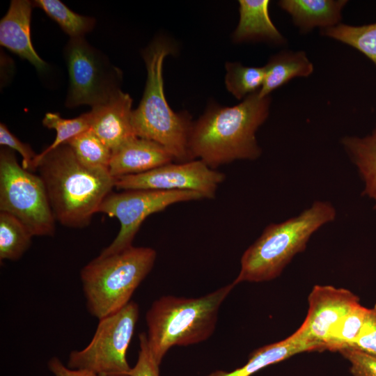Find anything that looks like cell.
Wrapping results in <instances>:
<instances>
[{
  "label": "cell",
  "instance_id": "obj_1",
  "mask_svg": "<svg viewBox=\"0 0 376 376\" xmlns=\"http://www.w3.org/2000/svg\"><path fill=\"white\" fill-rule=\"evenodd\" d=\"M35 170L45 184L56 221L68 228L88 226L115 187L116 178L108 169L84 166L67 143L36 157Z\"/></svg>",
  "mask_w": 376,
  "mask_h": 376
},
{
  "label": "cell",
  "instance_id": "obj_2",
  "mask_svg": "<svg viewBox=\"0 0 376 376\" xmlns=\"http://www.w3.org/2000/svg\"><path fill=\"white\" fill-rule=\"evenodd\" d=\"M269 106V96L260 97L257 91L234 107L209 109L191 126L193 159L212 169L235 160L257 159L262 150L256 133L267 120Z\"/></svg>",
  "mask_w": 376,
  "mask_h": 376
},
{
  "label": "cell",
  "instance_id": "obj_3",
  "mask_svg": "<svg viewBox=\"0 0 376 376\" xmlns=\"http://www.w3.org/2000/svg\"><path fill=\"white\" fill-rule=\"evenodd\" d=\"M336 214L331 203L319 200L298 215L266 226L244 252L233 284L267 281L279 276L293 257L306 249L311 236L334 221Z\"/></svg>",
  "mask_w": 376,
  "mask_h": 376
},
{
  "label": "cell",
  "instance_id": "obj_4",
  "mask_svg": "<svg viewBox=\"0 0 376 376\" xmlns=\"http://www.w3.org/2000/svg\"><path fill=\"white\" fill-rule=\"evenodd\" d=\"M233 283L197 298L164 295L153 301L146 315L147 343L158 364L173 346L205 341L213 334L219 308Z\"/></svg>",
  "mask_w": 376,
  "mask_h": 376
},
{
  "label": "cell",
  "instance_id": "obj_5",
  "mask_svg": "<svg viewBox=\"0 0 376 376\" xmlns=\"http://www.w3.org/2000/svg\"><path fill=\"white\" fill-rule=\"evenodd\" d=\"M173 47L158 38L142 53L147 70V80L139 107L133 110L132 126L138 137L155 141L164 146L179 163L193 160L189 146L192 124L187 114L175 113L164 92L162 66Z\"/></svg>",
  "mask_w": 376,
  "mask_h": 376
},
{
  "label": "cell",
  "instance_id": "obj_6",
  "mask_svg": "<svg viewBox=\"0 0 376 376\" xmlns=\"http://www.w3.org/2000/svg\"><path fill=\"white\" fill-rule=\"evenodd\" d=\"M157 253L150 247L132 246L116 253L100 256L80 272L86 308L98 320L126 306L152 270Z\"/></svg>",
  "mask_w": 376,
  "mask_h": 376
},
{
  "label": "cell",
  "instance_id": "obj_7",
  "mask_svg": "<svg viewBox=\"0 0 376 376\" xmlns=\"http://www.w3.org/2000/svg\"><path fill=\"white\" fill-rule=\"evenodd\" d=\"M0 211L18 219L33 236H53L54 217L39 175L19 165L14 150H0Z\"/></svg>",
  "mask_w": 376,
  "mask_h": 376
},
{
  "label": "cell",
  "instance_id": "obj_8",
  "mask_svg": "<svg viewBox=\"0 0 376 376\" xmlns=\"http://www.w3.org/2000/svg\"><path fill=\"white\" fill-rule=\"evenodd\" d=\"M139 316V305L130 301L118 311L100 319L88 345L70 353L68 367L100 376H130L132 368L127 351Z\"/></svg>",
  "mask_w": 376,
  "mask_h": 376
},
{
  "label": "cell",
  "instance_id": "obj_9",
  "mask_svg": "<svg viewBox=\"0 0 376 376\" xmlns=\"http://www.w3.org/2000/svg\"><path fill=\"white\" fill-rule=\"evenodd\" d=\"M69 75L65 104L95 108L107 103L120 88L121 74L108 58L84 38H70L64 48Z\"/></svg>",
  "mask_w": 376,
  "mask_h": 376
},
{
  "label": "cell",
  "instance_id": "obj_10",
  "mask_svg": "<svg viewBox=\"0 0 376 376\" xmlns=\"http://www.w3.org/2000/svg\"><path fill=\"white\" fill-rule=\"evenodd\" d=\"M203 198L201 194L194 191L132 189L111 192L101 203L97 212L116 217L120 228L113 241L100 255L116 253L132 246L141 225L150 214L176 203Z\"/></svg>",
  "mask_w": 376,
  "mask_h": 376
},
{
  "label": "cell",
  "instance_id": "obj_11",
  "mask_svg": "<svg viewBox=\"0 0 376 376\" xmlns=\"http://www.w3.org/2000/svg\"><path fill=\"white\" fill-rule=\"evenodd\" d=\"M225 178L224 173L210 168L201 159H193L117 178L115 187L121 190L194 191L211 199Z\"/></svg>",
  "mask_w": 376,
  "mask_h": 376
},
{
  "label": "cell",
  "instance_id": "obj_12",
  "mask_svg": "<svg viewBox=\"0 0 376 376\" xmlns=\"http://www.w3.org/2000/svg\"><path fill=\"white\" fill-rule=\"evenodd\" d=\"M308 301L309 308L305 320L292 334L315 350L326 349L331 330L359 304L358 297L350 290L331 285H315Z\"/></svg>",
  "mask_w": 376,
  "mask_h": 376
},
{
  "label": "cell",
  "instance_id": "obj_13",
  "mask_svg": "<svg viewBox=\"0 0 376 376\" xmlns=\"http://www.w3.org/2000/svg\"><path fill=\"white\" fill-rule=\"evenodd\" d=\"M132 100L121 90L103 105L92 108L91 130L112 151L135 135L132 121Z\"/></svg>",
  "mask_w": 376,
  "mask_h": 376
},
{
  "label": "cell",
  "instance_id": "obj_14",
  "mask_svg": "<svg viewBox=\"0 0 376 376\" xmlns=\"http://www.w3.org/2000/svg\"><path fill=\"white\" fill-rule=\"evenodd\" d=\"M33 8V2L29 0L10 1L0 21V44L42 72L46 70L47 63L34 49L31 37Z\"/></svg>",
  "mask_w": 376,
  "mask_h": 376
},
{
  "label": "cell",
  "instance_id": "obj_15",
  "mask_svg": "<svg viewBox=\"0 0 376 376\" xmlns=\"http://www.w3.org/2000/svg\"><path fill=\"white\" fill-rule=\"evenodd\" d=\"M171 154L159 143L135 136L112 152L109 172L115 178L143 173L171 163Z\"/></svg>",
  "mask_w": 376,
  "mask_h": 376
},
{
  "label": "cell",
  "instance_id": "obj_16",
  "mask_svg": "<svg viewBox=\"0 0 376 376\" xmlns=\"http://www.w3.org/2000/svg\"><path fill=\"white\" fill-rule=\"evenodd\" d=\"M347 0H281L278 4L288 13L301 33L320 31L340 24Z\"/></svg>",
  "mask_w": 376,
  "mask_h": 376
},
{
  "label": "cell",
  "instance_id": "obj_17",
  "mask_svg": "<svg viewBox=\"0 0 376 376\" xmlns=\"http://www.w3.org/2000/svg\"><path fill=\"white\" fill-rule=\"evenodd\" d=\"M268 0H240V20L233 33L236 42L265 40L283 45L285 39L272 22Z\"/></svg>",
  "mask_w": 376,
  "mask_h": 376
},
{
  "label": "cell",
  "instance_id": "obj_18",
  "mask_svg": "<svg viewBox=\"0 0 376 376\" xmlns=\"http://www.w3.org/2000/svg\"><path fill=\"white\" fill-rule=\"evenodd\" d=\"M265 77L258 91L260 97L269 96L275 89L295 77L310 76L314 67L303 51H283L274 56L263 66Z\"/></svg>",
  "mask_w": 376,
  "mask_h": 376
},
{
  "label": "cell",
  "instance_id": "obj_19",
  "mask_svg": "<svg viewBox=\"0 0 376 376\" xmlns=\"http://www.w3.org/2000/svg\"><path fill=\"white\" fill-rule=\"evenodd\" d=\"M340 143L361 178V194L373 201L376 210V125L366 136H343Z\"/></svg>",
  "mask_w": 376,
  "mask_h": 376
},
{
  "label": "cell",
  "instance_id": "obj_20",
  "mask_svg": "<svg viewBox=\"0 0 376 376\" xmlns=\"http://www.w3.org/2000/svg\"><path fill=\"white\" fill-rule=\"evenodd\" d=\"M315 350L313 346L299 340L292 334L284 340L255 350L247 362L240 368L230 372L216 370L207 376H252L268 366L282 361L297 354Z\"/></svg>",
  "mask_w": 376,
  "mask_h": 376
},
{
  "label": "cell",
  "instance_id": "obj_21",
  "mask_svg": "<svg viewBox=\"0 0 376 376\" xmlns=\"http://www.w3.org/2000/svg\"><path fill=\"white\" fill-rule=\"evenodd\" d=\"M33 235L12 214L0 212V260H17L28 250Z\"/></svg>",
  "mask_w": 376,
  "mask_h": 376
},
{
  "label": "cell",
  "instance_id": "obj_22",
  "mask_svg": "<svg viewBox=\"0 0 376 376\" xmlns=\"http://www.w3.org/2000/svg\"><path fill=\"white\" fill-rule=\"evenodd\" d=\"M321 33L357 49L376 65V22L358 26L340 23Z\"/></svg>",
  "mask_w": 376,
  "mask_h": 376
},
{
  "label": "cell",
  "instance_id": "obj_23",
  "mask_svg": "<svg viewBox=\"0 0 376 376\" xmlns=\"http://www.w3.org/2000/svg\"><path fill=\"white\" fill-rule=\"evenodd\" d=\"M32 2L33 7L42 10L70 38H84V35L95 26L94 18L73 12L59 0H35Z\"/></svg>",
  "mask_w": 376,
  "mask_h": 376
},
{
  "label": "cell",
  "instance_id": "obj_24",
  "mask_svg": "<svg viewBox=\"0 0 376 376\" xmlns=\"http://www.w3.org/2000/svg\"><path fill=\"white\" fill-rule=\"evenodd\" d=\"M66 143L84 166L93 169L109 168L112 151L91 129L75 136Z\"/></svg>",
  "mask_w": 376,
  "mask_h": 376
},
{
  "label": "cell",
  "instance_id": "obj_25",
  "mask_svg": "<svg viewBox=\"0 0 376 376\" xmlns=\"http://www.w3.org/2000/svg\"><path fill=\"white\" fill-rule=\"evenodd\" d=\"M93 111L84 113L70 119L63 118L59 113L48 112L45 113L42 123L48 129L56 130L54 141L36 157H42L59 146L66 143L69 140L91 128Z\"/></svg>",
  "mask_w": 376,
  "mask_h": 376
},
{
  "label": "cell",
  "instance_id": "obj_26",
  "mask_svg": "<svg viewBox=\"0 0 376 376\" xmlns=\"http://www.w3.org/2000/svg\"><path fill=\"white\" fill-rule=\"evenodd\" d=\"M225 83L226 88L241 100L258 91L264 81V67H246L239 63H227Z\"/></svg>",
  "mask_w": 376,
  "mask_h": 376
},
{
  "label": "cell",
  "instance_id": "obj_27",
  "mask_svg": "<svg viewBox=\"0 0 376 376\" xmlns=\"http://www.w3.org/2000/svg\"><path fill=\"white\" fill-rule=\"evenodd\" d=\"M368 311L359 304L344 315L331 330L326 349L338 351L350 347L359 336Z\"/></svg>",
  "mask_w": 376,
  "mask_h": 376
},
{
  "label": "cell",
  "instance_id": "obj_28",
  "mask_svg": "<svg viewBox=\"0 0 376 376\" xmlns=\"http://www.w3.org/2000/svg\"><path fill=\"white\" fill-rule=\"evenodd\" d=\"M348 347L376 357V304L368 308L359 336Z\"/></svg>",
  "mask_w": 376,
  "mask_h": 376
},
{
  "label": "cell",
  "instance_id": "obj_29",
  "mask_svg": "<svg viewBox=\"0 0 376 376\" xmlns=\"http://www.w3.org/2000/svg\"><path fill=\"white\" fill-rule=\"evenodd\" d=\"M338 351L349 361L352 376H376V357L350 347Z\"/></svg>",
  "mask_w": 376,
  "mask_h": 376
},
{
  "label": "cell",
  "instance_id": "obj_30",
  "mask_svg": "<svg viewBox=\"0 0 376 376\" xmlns=\"http://www.w3.org/2000/svg\"><path fill=\"white\" fill-rule=\"evenodd\" d=\"M140 350L135 366L132 368L130 376H159V364L153 358L147 343L146 334L139 335Z\"/></svg>",
  "mask_w": 376,
  "mask_h": 376
},
{
  "label": "cell",
  "instance_id": "obj_31",
  "mask_svg": "<svg viewBox=\"0 0 376 376\" xmlns=\"http://www.w3.org/2000/svg\"><path fill=\"white\" fill-rule=\"evenodd\" d=\"M0 144L17 151L22 157V166L32 171L33 162L37 155L30 145L24 143L13 135L4 123L0 124Z\"/></svg>",
  "mask_w": 376,
  "mask_h": 376
},
{
  "label": "cell",
  "instance_id": "obj_32",
  "mask_svg": "<svg viewBox=\"0 0 376 376\" xmlns=\"http://www.w3.org/2000/svg\"><path fill=\"white\" fill-rule=\"evenodd\" d=\"M48 368L55 376H100L91 371L84 369H72L65 367L57 357H52L48 361Z\"/></svg>",
  "mask_w": 376,
  "mask_h": 376
}]
</instances>
